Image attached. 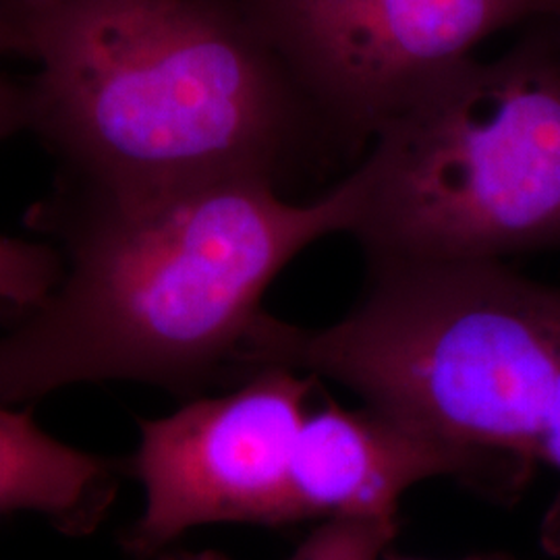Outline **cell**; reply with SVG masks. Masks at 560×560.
I'll return each mask as SVG.
<instances>
[{
  "label": "cell",
  "mask_w": 560,
  "mask_h": 560,
  "mask_svg": "<svg viewBox=\"0 0 560 560\" xmlns=\"http://www.w3.org/2000/svg\"><path fill=\"white\" fill-rule=\"evenodd\" d=\"M38 208L62 245L57 287L0 335V402L127 381L196 399L247 381L264 295L314 243L347 235L349 175L312 201L222 179L136 200L80 191Z\"/></svg>",
  "instance_id": "6da1fadb"
},
{
  "label": "cell",
  "mask_w": 560,
  "mask_h": 560,
  "mask_svg": "<svg viewBox=\"0 0 560 560\" xmlns=\"http://www.w3.org/2000/svg\"><path fill=\"white\" fill-rule=\"evenodd\" d=\"M0 42L38 67L27 129L65 164L69 191L282 189L345 152L240 0H57L4 23Z\"/></svg>",
  "instance_id": "7a4b0ae2"
},
{
  "label": "cell",
  "mask_w": 560,
  "mask_h": 560,
  "mask_svg": "<svg viewBox=\"0 0 560 560\" xmlns=\"http://www.w3.org/2000/svg\"><path fill=\"white\" fill-rule=\"evenodd\" d=\"M337 382L428 434L532 474L560 378V287L506 261L365 264L353 307L322 328L264 312L247 378Z\"/></svg>",
  "instance_id": "3957f363"
},
{
  "label": "cell",
  "mask_w": 560,
  "mask_h": 560,
  "mask_svg": "<svg viewBox=\"0 0 560 560\" xmlns=\"http://www.w3.org/2000/svg\"><path fill=\"white\" fill-rule=\"evenodd\" d=\"M349 177L365 264L560 249V50L546 20L386 120Z\"/></svg>",
  "instance_id": "277c9868"
},
{
  "label": "cell",
  "mask_w": 560,
  "mask_h": 560,
  "mask_svg": "<svg viewBox=\"0 0 560 560\" xmlns=\"http://www.w3.org/2000/svg\"><path fill=\"white\" fill-rule=\"evenodd\" d=\"M240 2L351 159L481 42L560 15V0Z\"/></svg>",
  "instance_id": "5b68a950"
},
{
  "label": "cell",
  "mask_w": 560,
  "mask_h": 560,
  "mask_svg": "<svg viewBox=\"0 0 560 560\" xmlns=\"http://www.w3.org/2000/svg\"><path fill=\"white\" fill-rule=\"evenodd\" d=\"M316 384L295 370L268 368L226 393L141 421L125 471L140 481L143 509L122 536L125 552L159 559L198 527L300 521L293 457Z\"/></svg>",
  "instance_id": "8992f818"
},
{
  "label": "cell",
  "mask_w": 560,
  "mask_h": 560,
  "mask_svg": "<svg viewBox=\"0 0 560 560\" xmlns=\"http://www.w3.org/2000/svg\"><path fill=\"white\" fill-rule=\"evenodd\" d=\"M532 474L444 441L361 402L312 407L293 457L300 521L397 523L399 501L421 481L459 480L499 499L520 494Z\"/></svg>",
  "instance_id": "52a82bcc"
},
{
  "label": "cell",
  "mask_w": 560,
  "mask_h": 560,
  "mask_svg": "<svg viewBox=\"0 0 560 560\" xmlns=\"http://www.w3.org/2000/svg\"><path fill=\"white\" fill-rule=\"evenodd\" d=\"M125 465L57 441L27 411L0 402V515L36 513L65 536L94 534Z\"/></svg>",
  "instance_id": "ba28073f"
},
{
  "label": "cell",
  "mask_w": 560,
  "mask_h": 560,
  "mask_svg": "<svg viewBox=\"0 0 560 560\" xmlns=\"http://www.w3.org/2000/svg\"><path fill=\"white\" fill-rule=\"evenodd\" d=\"M397 532V523L328 520L314 529L289 560H381ZM159 560H224L219 555L164 552Z\"/></svg>",
  "instance_id": "9c48e42d"
},
{
  "label": "cell",
  "mask_w": 560,
  "mask_h": 560,
  "mask_svg": "<svg viewBox=\"0 0 560 560\" xmlns=\"http://www.w3.org/2000/svg\"><path fill=\"white\" fill-rule=\"evenodd\" d=\"M59 249L48 243L0 235V301L32 310L57 287Z\"/></svg>",
  "instance_id": "30bf717a"
},
{
  "label": "cell",
  "mask_w": 560,
  "mask_h": 560,
  "mask_svg": "<svg viewBox=\"0 0 560 560\" xmlns=\"http://www.w3.org/2000/svg\"><path fill=\"white\" fill-rule=\"evenodd\" d=\"M2 57V50H0ZM30 127L27 88L0 71V140Z\"/></svg>",
  "instance_id": "8fae6325"
},
{
  "label": "cell",
  "mask_w": 560,
  "mask_h": 560,
  "mask_svg": "<svg viewBox=\"0 0 560 560\" xmlns=\"http://www.w3.org/2000/svg\"><path fill=\"white\" fill-rule=\"evenodd\" d=\"M540 463H548L560 471V378L541 434Z\"/></svg>",
  "instance_id": "7c38bea8"
},
{
  "label": "cell",
  "mask_w": 560,
  "mask_h": 560,
  "mask_svg": "<svg viewBox=\"0 0 560 560\" xmlns=\"http://www.w3.org/2000/svg\"><path fill=\"white\" fill-rule=\"evenodd\" d=\"M52 2L57 0H0V27L9 21L20 20L40 9H46Z\"/></svg>",
  "instance_id": "4fadbf2b"
},
{
  "label": "cell",
  "mask_w": 560,
  "mask_h": 560,
  "mask_svg": "<svg viewBox=\"0 0 560 560\" xmlns=\"http://www.w3.org/2000/svg\"><path fill=\"white\" fill-rule=\"evenodd\" d=\"M544 536H546V546L560 555V501L555 504L552 513L548 515V521L544 525Z\"/></svg>",
  "instance_id": "5bb4252c"
},
{
  "label": "cell",
  "mask_w": 560,
  "mask_h": 560,
  "mask_svg": "<svg viewBox=\"0 0 560 560\" xmlns=\"http://www.w3.org/2000/svg\"><path fill=\"white\" fill-rule=\"evenodd\" d=\"M546 23H548V27H550V32H552V36H555L560 50V15L552 18V20H546Z\"/></svg>",
  "instance_id": "9a60e30c"
},
{
  "label": "cell",
  "mask_w": 560,
  "mask_h": 560,
  "mask_svg": "<svg viewBox=\"0 0 560 560\" xmlns=\"http://www.w3.org/2000/svg\"><path fill=\"white\" fill-rule=\"evenodd\" d=\"M459 560H513L509 559V557H504V555H478V557H467V559Z\"/></svg>",
  "instance_id": "2e32d148"
},
{
  "label": "cell",
  "mask_w": 560,
  "mask_h": 560,
  "mask_svg": "<svg viewBox=\"0 0 560 560\" xmlns=\"http://www.w3.org/2000/svg\"><path fill=\"white\" fill-rule=\"evenodd\" d=\"M0 50H2V48H0ZM2 55H4V52H2Z\"/></svg>",
  "instance_id": "e0dca14e"
}]
</instances>
